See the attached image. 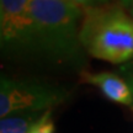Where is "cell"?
<instances>
[{"label":"cell","mask_w":133,"mask_h":133,"mask_svg":"<svg viewBox=\"0 0 133 133\" xmlns=\"http://www.w3.org/2000/svg\"><path fill=\"white\" fill-rule=\"evenodd\" d=\"M79 38L81 46L97 59L114 64L133 59V19L117 4L84 9Z\"/></svg>","instance_id":"obj_1"},{"label":"cell","mask_w":133,"mask_h":133,"mask_svg":"<svg viewBox=\"0 0 133 133\" xmlns=\"http://www.w3.org/2000/svg\"><path fill=\"white\" fill-rule=\"evenodd\" d=\"M36 53L53 61H74L80 49L81 10L68 0H30Z\"/></svg>","instance_id":"obj_2"},{"label":"cell","mask_w":133,"mask_h":133,"mask_svg":"<svg viewBox=\"0 0 133 133\" xmlns=\"http://www.w3.org/2000/svg\"><path fill=\"white\" fill-rule=\"evenodd\" d=\"M66 97V91L59 86L35 79L1 78L0 116L8 117L12 112H37L59 105Z\"/></svg>","instance_id":"obj_3"},{"label":"cell","mask_w":133,"mask_h":133,"mask_svg":"<svg viewBox=\"0 0 133 133\" xmlns=\"http://www.w3.org/2000/svg\"><path fill=\"white\" fill-rule=\"evenodd\" d=\"M0 39L3 52L36 53L35 21L30 0H0Z\"/></svg>","instance_id":"obj_4"},{"label":"cell","mask_w":133,"mask_h":133,"mask_svg":"<svg viewBox=\"0 0 133 133\" xmlns=\"http://www.w3.org/2000/svg\"><path fill=\"white\" fill-rule=\"evenodd\" d=\"M81 80L84 83L94 84L99 88L106 99L111 100L114 102L122 105H132L133 96L131 92L128 84L124 81L123 78L116 75L110 71L102 73H81Z\"/></svg>","instance_id":"obj_5"},{"label":"cell","mask_w":133,"mask_h":133,"mask_svg":"<svg viewBox=\"0 0 133 133\" xmlns=\"http://www.w3.org/2000/svg\"><path fill=\"white\" fill-rule=\"evenodd\" d=\"M36 112H27L24 116L5 117L0 121V133H30L39 118Z\"/></svg>","instance_id":"obj_6"},{"label":"cell","mask_w":133,"mask_h":133,"mask_svg":"<svg viewBox=\"0 0 133 133\" xmlns=\"http://www.w3.org/2000/svg\"><path fill=\"white\" fill-rule=\"evenodd\" d=\"M30 133H54V124L51 118V111H47L42 115V117Z\"/></svg>","instance_id":"obj_7"},{"label":"cell","mask_w":133,"mask_h":133,"mask_svg":"<svg viewBox=\"0 0 133 133\" xmlns=\"http://www.w3.org/2000/svg\"><path fill=\"white\" fill-rule=\"evenodd\" d=\"M119 73H121V75L123 76L124 81L128 84L133 96V59L119 66Z\"/></svg>","instance_id":"obj_8"},{"label":"cell","mask_w":133,"mask_h":133,"mask_svg":"<svg viewBox=\"0 0 133 133\" xmlns=\"http://www.w3.org/2000/svg\"><path fill=\"white\" fill-rule=\"evenodd\" d=\"M68 1H70L71 4L76 5V6H79V8H80V6H84V9L109 3V0H68Z\"/></svg>","instance_id":"obj_9"},{"label":"cell","mask_w":133,"mask_h":133,"mask_svg":"<svg viewBox=\"0 0 133 133\" xmlns=\"http://www.w3.org/2000/svg\"><path fill=\"white\" fill-rule=\"evenodd\" d=\"M118 1H119V3H121L122 5H124V6H127V8H128L132 0H118Z\"/></svg>","instance_id":"obj_10"},{"label":"cell","mask_w":133,"mask_h":133,"mask_svg":"<svg viewBox=\"0 0 133 133\" xmlns=\"http://www.w3.org/2000/svg\"><path fill=\"white\" fill-rule=\"evenodd\" d=\"M128 9H129V12H131V15H132V17H133V0L131 1V4H129V6H128Z\"/></svg>","instance_id":"obj_11"}]
</instances>
